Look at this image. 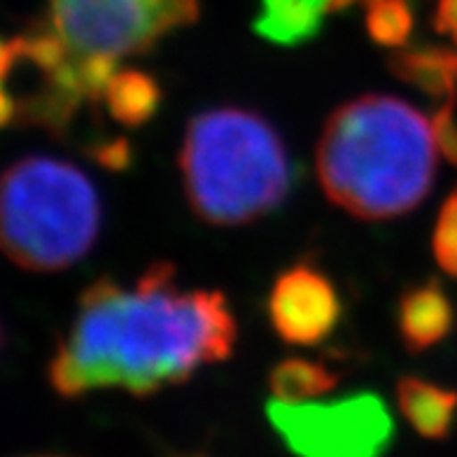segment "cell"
<instances>
[{
    "label": "cell",
    "mask_w": 457,
    "mask_h": 457,
    "mask_svg": "<svg viewBox=\"0 0 457 457\" xmlns=\"http://www.w3.org/2000/svg\"><path fill=\"white\" fill-rule=\"evenodd\" d=\"M236 343V320L222 292L175 285L166 262L150 266L133 287L110 278L85 289L68 337L49 364L63 397L121 387L147 397L185 383L199 367L222 361Z\"/></svg>",
    "instance_id": "1"
},
{
    "label": "cell",
    "mask_w": 457,
    "mask_h": 457,
    "mask_svg": "<svg viewBox=\"0 0 457 457\" xmlns=\"http://www.w3.org/2000/svg\"><path fill=\"white\" fill-rule=\"evenodd\" d=\"M436 150L432 120L402 98L369 94L327 120L315 169L331 204L360 220H390L428 196Z\"/></svg>",
    "instance_id": "2"
},
{
    "label": "cell",
    "mask_w": 457,
    "mask_h": 457,
    "mask_svg": "<svg viewBox=\"0 0 457 457\" xmlns=\"http://www.w3.org/2000/svg\"><path fill=\"white\" fill-rule=\"evenodd\" d=\"M180 169L192 211L236 227L276 211L292 185L285 145L253 110H205L187 124Z\"/></svg>",
    "instance_id": "3"
},
{
    "label": "cell",
    "mask_w": 457,
    "mask_h": 457,
    "mask_svg": "<svg viewBox=\"0 0 457 457\" xmlns=\"http://www.w3.org/2000/svg\"><path fill=\"white\" fill-rule=\"evenodd\" d=\"M101 201L82 170L52 157L19 159L3 178V247L36 273L68 269L89 253Z\"/></svg>",
    "instance_id": "4"
},
{
    "label": "cell",
    "mask_w": 457,
    "mask_h": 457,
    "mask_svg": "<svg viewBox=\"0 0 457 457\" xmlns=\"http://www.w3.org/2000/svg\"><path fill=\"white\" fill-rule=\"evenodd\" d=\"M117 61L82 56L54 30L17 36L3 47V121L61 133L82 101H101Z\"/></svg>",
    "instance_id": "5"
},
{
    "label": "cell",
    "mask_w": 457,
    "mask_h": 457,
    "mask_svg": "<svg viewBox=\"0 0 457 457\" xmlns=\"http://www.w3.org/2000/svg\"><path fill=\"white\" fill-rule=\"evenodd\" d=\"M271 428L296 457H383L395 436L386 402L373 392L337 402H283L266 406Z\"/></svg>",
    "instance_id": "6"
},
{
    "label": "cell",
    "mask_w": 457,
    "mask_h": 457,
    "mask_svg": "<svg viewBox=\"0 0 457 457\" xmlns=\"http://www.w3.org/2000/svg\"><path fill=\"white\" fill-rule=\"evenodd\" d=\"M196 14V0H52V30L78 54L120 61Z\"/></svg>",
    "instance_id": "7"
},
{
    "label": "cell",
    "mask_w": 457,
    "mask_h": 457,
    "mask_svg": "<svg viewBox=\"0 0 457 457\" xmlns=\"http://www.w3.org/2000/svg\"><path fill=\"white\" fill-rule=\"evenodd\" d=\"M269 318L283 341L318 345L337 329L341 299L325 273L308 264H296L278 276L269 295Z\"/></svg>",
    "instance_id": "8"
},
{
    "label": "cell",
    "mask_w": 457,
    "mask_h": 457,
    "mask_svg": "<svg viewBox=\"0 0 457 457\" xmlns=\"http://www.w3.org/2000/svg\"><path fill=\"white\" fill-rule=\"evenodd\" d=\"M453 322V303L436 280L411 287L399 301V334L411 353H422L436 345L451 334Z\"/></svg>",
    "instance_id": "9"
},
{
    "label": "cell",
    "mask_w": 457,
    "mask_h": 457,
    "mask_svg": "<svg viewBox=\"0 0 457 457\" xmlns=\"http://www.w3.org/2000/svg\"><path fill=\"white\" fill-rule=\"evenodd\" d=\"M399 79L432 98L455 101L457 52L445 47H399L387 61Z\"/></svg>",
    "instance_id": "10"
},
{
    "label": "cell",
    "mask_w": 457,
    "mask_h": 457,
    "mask_svg": "<svg viewBox=\"0 0 457 457\" xmlns=\"http://www.w3.org/2000/svg\"><path fill=\"white\" fill-rule=\"evenodd\" d=\"M397 402L403 418L425 439H445L457 413V392L406 376L399 380Z\"/></svg>",
    "instance_id": "11"
},
{
    "label": "cell",
    "mask_w": 457,
    "mask_h": 457,
    "mask_svg": "<svg viewBox=\"0 0 457 457\" xmlns=\"http://www.w3.org/2000/svg\"><path fill=\"white\" fill-rule=\"evenodd\" d=\"M254 30L259 36L285 47L306 43L320 30L329 12V0H259Z\"/></svg>",
    "instance_id": "12"
},
{
    "label": "cell",
    "mask_w": 457,
    "mask_h": 457,
    "mask_svg": "<svg viewBox=\"0 0 457 457\" xmlns=\"http://www.w3.org/2000/svg\"><path fill=\"white\" fill-rule=\"evenodd\" d=\"M103 101L117 124L143 127L157 114L162 103V89L157 79L136 68H124L112 75L105 87Z\"/></svg>",
    "instance_id": "13"
},
{
    "label": "cell",
    "mask_w": 457,
    "mask_h": 457,
    "mask_svg": "<svg viewBox=\"0 0 457 457\" xmlns=\"http://www.w3.org/2000/svg\"><path fill=\"white\" fill-rule=\"evenodd\" d=\"M269 383H271V392L276 399L308 402V399L322 397L329 390H334L338 376L320 361L289 357V360L276 364V369L269 376Z\"/></svg>",
    "instance_id": "14"
},
{
    "label": "cell",
    "mask_w": 457,
    "mask_h": 457,
    "mask_svg": "<svg viewBox=\"0 0 457 457\" xmlns=\"http://www.w3.org/2000/svg\"><path fill=\"white\" fill-rule=\"evenodd\" d=\"M367 3V30L380 47L399 49L413 30V12L406 0H364Z\"/></svg>",
    "instance_id": "15"
},
{
    "label": "cell",
    "mask_w": 457,
    "mask_h": 457,
    "mask_svg": "<svg viewBox=\"0 0 457 457\" xmlns=\"http://www.w3.org/2000/svg\"><path fill=\"white\" fill-rule=\"evenodd\" d=\"M432 250L441 269L457 278V189L441 205L432 236Z\"/></svg>",
    "instance_id": "16"
},
{
    "label": "cell",
    "mask_w": 457,
    "mask_h": 457,
    "mask_svg": "<svg viewBox=\"0 0 457 457\" xmlns=\"http://www.w3.org/2000/svg\"><path fill=\"white\" fill-rule=\"evenodd\" d=\"M434 136H436V145L444 152L448 162L457 166V114H455V101L441 103L439 112L432 117Z\"/></svg>",
    "instance_id": "17"
},
{
    "label": "cell",
    "mask_w": 457,
    "mask_h": 457,
    "mask_svg": "<svg viewBox=\"0 0 457 457\" xmlns=\"http://www.w3.org/2000/svg\"><path fill=\"white\" fill-rule=\"evenodd\" d=\"M434 26L439 33H451L457 36V0H441Z\"/></svg>",
    "instance_id": "18"
},
{
    "label": "cell",
    "mask_w": 457,
    "mask_h": 457,
    "mask_svg": "<svg viewBox=\"0 0 457 457\" xmlns=\"http://www.w3.org/2000/svg\"><path fill=\"white\" fill-rule=\"evenodd\" d=\"M453 37H455V45H457V36H453Z\"/></svg>",
    "instance_id": "19"
}]
</instances>
